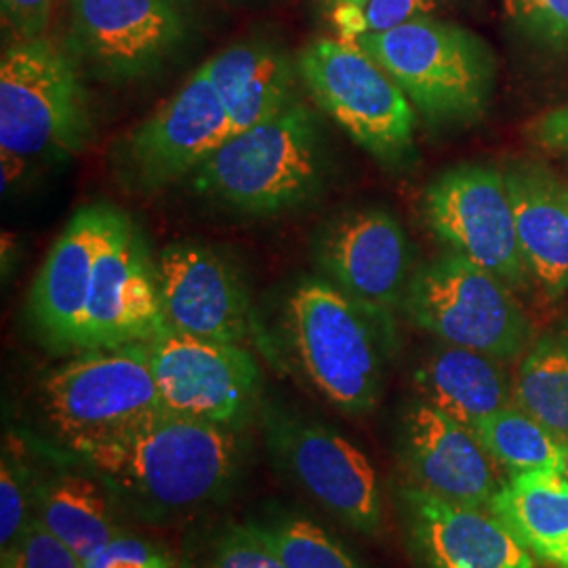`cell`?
I'll list each match as a JSON object with an SVG mask.
<instances>
[{
    "label": "cell",
    "mask_w": 568,
    "mask_h": 568,
    "mask_svg": "<svg viewBox=\"0 0 568 568\" xmlns=\"http://www.w3.org/2000/svg\"><path fill=\"white\" fill-rule=\"evenodd\" d=\"M386 321L328 281H305L286 304L288 337L307 382L345 413H366L382 398Z\"/></svg>",
    "instance_id": "4"
},
{
    "label": "cell",
    "mask_w": 568,
    "mask_h": 568,
    "mask_svg": "<svg viewBox=\"0 0 568 568\" xmlns=\"http://www.w3.org/2000/svg\"><path fill=\"white\" fill-rule=\"evenodd\" d=\"M112 493L143 508L204 506L232 485L241 466L236 427L164 410L72 455Z\"/></svg>",
    "instance_id": "1"
},
{
    "label": "cell",
    "mask_w": 568,
    "mask_h": 568,
    "mask_svg": "<svg viewBox=\"0 0 568 568\" xmlns=\"http://www.w3.org/2000/svg\"><path fill=\"white\" fill-rule=\"evenodd\" d=\"M405 310L415 325L440 342L501 363L520 361L535 342L532 323L514 288L455 251L415 272Z\"/></svg>",
    "instance_id": "7"
},
{
    "label": "cell",
    "mask_w": 568,
    "mask_h": 568,
    "mask_svg": "<svg viewBox=\"0 0 568 568\" xmlns=\"http://www.w3.org/2000/svg\"><path fill=\"white\" fill-rule=\"evenodd\" d=\"M164 326L185 335L244 344L253 307L236 267L211 246L173 243L154 262Z\"/></svg>",
    "instance_id": "15"
},
{
    "label": "cell",
    "mask_w": 568,
    "mask_h": 568,
    "mask_svg": "<svg viewBox=\"0 0 568 568\" xmlns=\"http://www.w3.org/2000/svg\"><path fill=\"white\" fill-rule=\"evenodd\" d=\"M438 0H368L365 9V34L386 32L406 21L432 18Z\"/></svg>",
    "instance_id": "34"
},
{
    "label": "cell",
    "mask_w": 568,
    "mask_h": 568,
    "mask_svg": "<svg viewBox=\"0 0 568 568\" xmlns=\"http://www.w3.org/2000/svg\"><path fill=\"white\" fill-rule=\"evenodd\" d=\"M504 175L530 283L556 302L568 293V183L525 161L509 164Z\"/></svg>",
    "instance_id": "20"
},
{
    "label": "cell",
    "mask_w": 568,
    "mask_h": 568,
    "mask_svg": "<svg viewBox=\"0 0 568 568\" xmlns=\"http://www.w3.org/2000/svg\"><path fill=\"white\" fill-rule=\"evenodd\" d=\"M265 443L276 466L345 527L375 535L384 523L377 471L365 450L314 419L272 413Z\"/></svg>",
    "instance_id": "10"
},
{
    "label": "cell",
    "mask_w": 568,
    "mask_h": 568,
    "mask_svg": "<svg viewBox=\"0 0 568 568\" xmlns=\"http://www.w3.org/2000/svg\"><path fill=\"white\" fill-rule=\"evenodd\" d=\"M318 265L356 304L389 318L405 305L413 281V251L400 222L382 209H361L326 225Z\"/></svg>",
    "instance_id": "16"
},
{
    "label": "cell",
    "mask_w": 568,
    "mask_h": 568,
    "mask_svg": "<svg viewBox=\"0 0 568 568\" xmlns=\"http://www.w3.org/2000/svg\"><path fill=\"white\" fill-rule=\"evenodd\" d=\"M535 135L544 148L568 152V105L549 112L537 122Z\"/></svg>",
    "instance_id": "36"
},
{
    "label": "cell",
    "mask_w": 568,
    "mask_h": 568,
    "mask_svg": "<svg viewBox=\"0 0 568 568\" xmlns=\"http://www.w3.org/2000/svg\"><path fill=\"white\" fill-rule=\"evenodd\" d=\"M2 568H82V560L34 516L20 541L2 554Z\"/></svg>",
    "instance_id": "29"
},
{
    "label": "cell",
    "mask_w": 568,
    "mask_h": 568,
    "mask_svg": "<svg viewBox=\"0 0 568 568\" xmlns=\"http://www.w3.org/2000/svg\"><path fill=\"white\" fill-rule=\"evenodd\" d=\"M337 39L358 41L365 34L363 21L368 0H325Z\"/></svg>",
    "instance_id": "35"
},
{
    "label": "cell",
    "mask_w": 568,
    "mask_h": 568,
    "mask_svg": "<svg viewBox=\"0 0 568 568\" xmlns=\"http://www.w3.org/2000/svg\"><path fill=\"white\" fill-rule=\"evenodd\" d=\"M514 26L548 44H568V0H501Z\"/></svg>",
    "instance_id": "30"
},
{
    "label": "cell",
    "mask_w": 568,
    "mask_h": 568,
    "mask_svg": "<svg viewBox=\"0 0 568 568\" xmlns=\"http://www.w3.org/2000/svg\"><path fill=\"white\" fill-rule=\"evenodd\" d=\"M511 403L568 440V318L535 337L514 375Z\"/></svg>",
    "instance_id": "25"
},
{
    "label": "cell",
    "mask_w": 568,
    "mask_h": 568,
    "mask_svg": "<svg viewBox=\"0 0 568 568\" xmlns=\"http://www.w3.org/2000/svg\"><path fill=\"white\" fill-rule=\"evenodd\" d=\"M356 42L386 68L427 121H469L485 110L493 61L483 41L464 28L419 18Z\"/></svg>",
    "instance_id": "6"
},
{
    "label": "cell",
    "mask_w": 568,
    "mask_h": 568,
    "mask_svg": "<svg viewBox=\"0 0 568 568\" xmlns=\"http://www.w3.org/2000/svg\"><path fill=\"white\" fill-rule=\"evenodd\" d=\"M60 0H0L2 26L11 42L32 41L47 34Z\"/></svg>",
    "instance_id": "33"
},
{
    "label": "cell",
    "mask_w": 568,
    "mask_h": 568,
    "mask_svg": "<svg viewBox=\"0 0 568 568\" xmlns=\"http://www.w3.org/2000/svg\"><path fill=\"white\" fill-rule=\"evenodd\" d=\"M42 415L74 455L166 410L142 344L87 349L41 384Z\"/></svg>",
    "instance_id": "5"
},
{
    "label": "cell",
    "mask_w": 568,
    "mask_h": 568,
    "mask_svg": "<svg viewBox=\"0 0 568 568\" xmlns=\"http://www.w3.org/2000/svg\"><path fill=\"white\" fill-rule=\"evenodd\" d=\"M163 328L156 265L138 227L119 211L93 270L79 352L142 344Z\"/></svg>",
    "instance_id": "14"
},
{
    "label": "cell",
    "mask_w": 568,
    "mask_h": 568,
    "mask_svg": "<svg viewBox=\"0 0 568 568\" xmlns=\"http://www.w3.org/2000/svg\"><path fill=\"white\" fill-rule=\"evenodd\" d=\"M424 213L448 251L485 267L514 291L530 283L504 171L488 164L447 169L427 185Z\"/></svg>",
    "instance_id": "11"
},
{
    "label": "cell",
    "mask_w": 568,
    "mask_h": 568,
    "mask_svg": "<svg viewBox=\"0 0 568 568\" xmlns=\"http://www.w3.org/2000/svg\"><path fill=\"white\" fill-rule=\"evenodd\" d=\"M488 511L548 568H568V480L560 469H532L501 480Z\"/></svg>",
    "instance_id": "22"
},
{
    "label": "cell",
    "mask_w": 568,
    "mask_h": 568,
    "mask_svg": "<svg viewBox=\"0 0 568 568\" xmlns=\"http://www.w3.org/2000/svg\"><path fill=\"white\" fill-rule=\"evenodd\" d=\"M37 518L82 562L112 541L119 527L112 488L93 471H60L34 488Z\"/></svg>",
    "instance_id": "24"
},
{
    "label": "cell",
    "mask_w": 568,
    "mask_h": 568,
    "mask_svg": "<svg viewBox=\"0 0 568 568\" xmlns=\"http://www.w3.org/2000/svg\"><path fill=\"white\" fill-rule=\"evenodd\" d=\"M495 466L511 474L560 469L562 443L520 406H504L471 427Z\"/></svg>",
    "instance_id": "26"
},
{
    "label": "cell",
    "mask_w": 568,
    "mask_h": 568,
    "mask_svg": "<svg viewBox=\"0 0 568 568\" xmlns=\"http://www.w3.org/2000/svg\"><path fill=\"white\" fill-rule=\"evenodd\" d=\"M323 180L321 124L300 100L234 133L192 173L199 194L262 217L310 203Z\"/></svg>",
    "instance_id": "3"
},
{
    "label": "cell",
    "mask_w": 568,
    "mask_h": 568,
    "mask_svg": "<svg viewBox=\"0 0 568 568\" xmlns=\"http://www.w3.org/2000/svg\"><path fill=\"white\" fill-rule=\"evenodd\" d=\"M190 28V0H68L63 49L102 81H142L178 53Z\"/></svg>",
    "instance_id": "9"
},
{
    "label": "cell",
    "mask_w": 568,
    "mask_h": 568,
    "mask_svg": "<svg viewBox=\"0 0 568 568\" xmlns=\"http://www.w3.org/2000/svg\"><path fill=\"white\" fill-rule=\"evenodd\" d=\"M560 471L567 476L568 480V440L562 443V464H560Z\"/></svg>",
    "instance_id": "37"
},
{
    "label": "cell",
    "mask_w": 568,
    "mask_h": 568,
    "mask_svg": "<svg viewBox=\"0 0 568 568\" xmlns=\"http://www.w3.org/2000/svg\"><path fill=\"white\" fill-rule=\"evenodd\" d=\"M180 568H190V567H187V565H182V567H180Z\"/></svg>",
    "instance_id": "38"
},
{
    "label": "cell",
    "mask_w": 568,
    "mask_h": 568,
    "mask_svg": "<svg viewBox=\"0 0 568 568\" xmlns=\"http://www.w3.org/2000/svg\"><path fill=\"white\" fill-rule=\"evenodd\" d=\"M143 345L169 413L241 426L262 384L260 365L248 349L169 326Z\"/></svg>",
    "instance_id": "12"
},
{
    "label": "cell",
    "mask_w": 568,
    "mask_h": 568,
    "mask_svg": "<svg viewBox=\"0 0 568 568\" xmlns=\"http://www.w3.org/2000/svg\"><path fill=\"white\" fill-rule=\"evenodd\" d=\"M297 72L316 105L375 159L398 164L413 152V103L358 42L314 39L302 49Z\"/></svg>",
    "instance_id": "8"
},
{
    "label": "cell",
    "mask_w": 568,
    "mask_h": 568,
    "mask_svg": "<svg viewBox=\"0 0 568 568\" xmlns=\"http://www.w3.org/2000/svg\"><path fill=\"white\" fill-rule=\"evenodd\" d=\"M506 365L483 352L440 342L417 366L415 386L424 403L471 429L511 405L514 379Z\"/></svg>",
    "instance_id": "21"
},
{
    "label": "cell",
    "mask_w": 568,
    "mask_h": 568,
    "mask_svg": "<svg viewBox=\"0 0 568 568\" xmlns=\"http://www.w3.org/2000/svg\"><path fill=\"white\" fill-rule=\"evenodd\" d=\"M406 535L426 568H535V558L488 509L424 488L400 493Z\"/></svg>",
    "instance_id": "18"
},
{
    "label": "cell",
    "mask_w": 568,
    "mask_h": 568,
    "mask_svg": "<svg viewBox=\"0 0 568 568\" xmlns=\"http://www.w3.org/2000/svg\"><path fill=\"white\" fill-rule=\"evenodd\" d=\"M213 568H284L253 525L230 528L215 548Z\"/></svg>",
    "instance_id": "32"
},
{
    "label": "cell",
    "mask_w": 568,
    "mask_h": 568,
    "mask_svg": "<svg viewBox=\"0 0 568 568\" xmlns=\"http://www.w3.org/2000/svg\"><path fill=\"white\" fill-rule=\"evenodd\" d=\"M400 453L413 487L443 499L488 509L501 480L469 427L417 400L403 419Z\"/></svg>",
    "instance_id": "19"
},
{
    "label": "cell",
    "mask_w": 568,
    "mask_h": 568,
    "mask_svg": "<svg viewBox=\"0 0 568 568\" xmlns=\"http://www.w3.org/2000/svg\"><path fill=\"white\" fill-rule=\"evenodd\" d=\"M82 568H173L152 541L121 530L112 541L82 562Z\"/></svg>",
    "instance_id": "31"
},
{
    "label": "cell",
    "mask_w": 568,
    "mask_h": 568,
    "mask_svg": "<svg viewBox=\"0 0 568 568\" xmlns=\"http://www.w3.org/2000/svg\"><path fill=\"white\" fill-rule=\"evenodd\" d=\"M93 138L81 65L47 37L11 42L0 60L4 182L30 164L79 156Z\"/></svg>",
    "instance_id": "2"
},
{
    "label": "cell",
    "mask_w": 568,
    "mask_h": 568,
    "mask_svg": "<svg viewBox=\"0 0 568 568\" xmlns=\"http://www.w3.org/2000/svg\"><path fill=\"white\" fill-rule=\"evenodd\" d=\"M209 79L232 122V135L278 114L295 102V70L265 42H241L204 61Z\"/></svg>",
    "instance_id": "23"
},
{
    "label": "cell",
    "mask_w": 568,
    "mask_h": 568,
    "mask_svg": "<svg viewBox=\"0 0 568 568\" xmlns=\"http://www.w3.org/2000/svg\"><path fill=\"white\" fill-rule=\"evenodd\" d=\"M119 209H79L53 243L28 297V314L42 342L60 352H79L93 270Z\"/></svg>",
    "instance_id": "17"
},
{
    "label": "cell",
    "mask_w": 568,
    "mask_h": 568,
    "mask_svg": "<svg viewBox=\"0 0 568 568\" xmlns=\"http://www.w3.org/2000/svg\"><path fill=\"white\" fill-rule=\"evenodd\" d=\"M232 138V122L206 68L190 79L122 142L121 178L129 185L154 192L192 173Z\"/></svg>",
    "instance_id": "13"
},
{
    "label": "cell",
    "mask_w": 568,
    "mask_h": 568,
    "mask_svg": "<svg viewBox=\"0 0 568 568\" xmlns=\"http://www.w3.org/2000/svg\"><path fill=\"white\" fill-rule=\"evenodd\" d=\"M34 488L28 480L26 467L4 450L0 464V549L7 554L20 541L21 532L28 523L34 518L30 516V508L34 506Z\"/></svg>",
    "instance_id": "28"
},
{
    "label": "cell",
    "mask_w": 568,
    "mask_h": 568,
    "mask_svg": "<svg viewBox=\"0 0 568 568\" xmlns=\"http://www.w3.org/2000/svg\"><path fill=\"white\" fill-rule=\"evenodd\" d=\"M253 527L284 568H363L325 528L304 518Z\"/></svg>",
    "instance_id": "27"
}]
</instances>
